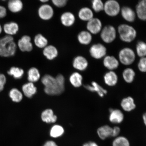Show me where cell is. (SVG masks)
Wrapping results in <instances>:
<instances>
[{"instance_id":"1","label":"cell","mask_w":146,"mask_h":146,"mask_svg":"<svg viewBox=\"0 0 146 146\" xmlns=\"http://www.w3.org/2000/svg\"><path fill=\"white\" fill-rule=\"evenodd\" d=\"M41 80L42 83L45 86V92L49 95H59L65 90V87L59 84L56 78L50 74L45 75Z\"/></svg>"},{"instance_id":"2","label":"cell","mask_w":146,"mask_h":146,"mask_svg":"<svg viewBox=\"0 0 146 146\" xmlns=\"http://www.w3.org/2000/svg\"><path fill=\"white\" fill-rule=\"evenodd\" d=\"M17 45L14 40L13 36L5 35L0 38V56L8 58L15 54Z\"/></svg>"},{"instance_id":"3","label":"cell","mask_w":146,"mask_h":146,"mask_svg":"<svg viewBox=\"0 0 146 146\" xmlns=\"http://www.w3.org/2000/svg\"><path fill=\"white\" fill-rule=\"evenodd\" d=\"M118 32L120 40L126 43H131L136 39V31L131 25L122 24L118 27Z\"/></svg>"},{"instance_id":"4","label":"cell","mask_w":146,"mask_h":146,"mask_svg":"<svg viewBox=\"0 0 146 146\" xmlns=\"http://www.w3.org/2000/svg\"><path fill=\"white\" fill-rule=\"evenodd\" d=\"M119 61L124 65L132 64L136 59L134 51L129 47H125L119 51L118 54Z\"/></svg>"},{"instance_id":"5","label":"cell","mask_w":146,"mask_h":146,"mask_svg":"<svg viewBox=\"0 0 146 146\" xmlns=\"http://www.w3.org/2000/svg\"><path fill=\"white\" fill-rule=\"evenodd\" d=\"M100 36L105 43L107 44L112 43L116 37V29L112 25H107L102 29Z\"/></svg>"},{"instance_id":"6","label":"cell","mask_w":146,"mask_h":146,"mask_svg":"<svg viewBox=\"0 0 146 146\" xmlns=\"http://www.w3.org/2000/svg\"><path fill=\"white\" fill-rule=\"evenodd\" d=\"M120 10L119 3L115 0H108L104 3V11L108 16L115 17L119 14Z\"/></svg>"},{"instance_id":"7","label":"cell","mask_w":146,"mask_h":146,"mask_svg":"<svg viewBox=\"0 0 146 146\" xmlns=\"http://www.w3.org/2000/svg\"><path fill=\"white\" fill-rule=\"evenodd\" d=\"M89 52L91 57L94 59L99 60L105 57L107 54V50L104 45L98 43L91 46Z\"/></svg>"},{"instance_id":"8","label":"cell","mask_w":146,"mask_h":146,"mask_svg":"<svg viewBox=\"0 0 146 146\" xmlns=\"http://www.w3.org/2000/svg\"><path fill=\"white\" fill-rule=\"evenodd\" d=\"M38 14L41 19L44 21H48L53 17L54 11L51 5L45 3L41 5L38 8Z\"/></svg>"},{"instance_id":"9","label":"cell","mask_w":146,"mask_h":146,"mask_svg":"<svg viewBox=\"0 0 146 146\" xmlns=\"http://www.w3.org/2000/svg\"><path fill=\"white\" fill-rule=\"evenodd\" d=\"M17 45L19 50L23 52H30L33 49L31 38L27 35L22 36L18 40Z\"/></svg>"},{"instance_id":"10","label":"cell","mask_w":146,"mask_h":146,"mask_svg":"<svg viewBox=\"0 0 146 146\" xmlns=\"http://www.w3.org/2000/svg\"><path fill=\"white\" fill-rule=\"evenodd\" d=\"M87 31L92 35H96L101 32L102 29V23L100 20L97 18H94L87 22Z\"/></svg>"},{"instance_id":"11","label":"cell","mask_w":146,"mask_h":146,"mask_svg":"<svg viewBox=\"0 0 146 146\" xmlns=\"http://www.w3.org/2000/svg\"><path fill=\"white\" fill-rule=\"evenodd\" d=\"M88 65V62L87 60L82 56H76L73 60V67L78 70L85 71L87 69Z\"/></svg>"},{"instance_id":"12","label":"cell","mask_w":146,"mask_h":146,"mask_svg":"<svg viewBox=\"0 0 146 146\" xmlns=\"http://www.w3.org/2000/svg\"><path fill=\"white\" fill-rule=\"evenodd\" d=\"M60 21L64 26L70 27L74 25L76 17L72 13L69 11L64 12L60 18Z\"/></svg>"},{"instance_id":"13","label":"cell","mask_w":146,"mask_h":146,"mask_svg":"<svg viewBox=\"0 0 146 146\" xmlns=\"http://www.w3.org/2000/svg\"><path fill=\"white\" fill-rule=\"evenodd\" d=\"M109 120L111 123L118 124L123 121L124 115L123 112L118 109H110L109 110Z\"/></svg>"},{"instance_id":"14","label":"cell","mask_w":146,"mask_h":146,"mask_svg":"<svg viewBox=\"0 0 146 146\" xmlns=\"http://www.w3.org/2000/svg\"><path fill=\"white\" fill-rule=\"evenodd\" d=\"M119 61L113 56H106L104 58L103 64L105 68L109 71H113L119 66Z\"/></svg>"},{"instance_id":"15","label":"cell","mask_w":146,"mask_h":146,"mask_svg":"<svg viewBox=\"0 0 146 146\" xmlns=\"http://www.w3.org/2000/svg\"><path fill=\"white\" fill-rule=\"evenodd\" d=\"M43 54L47 59L52 61L58 57L59 51L54 46L48 45L43 49Z\"/></svg>"},{"instance_id":"16","label":"cell","mask_w":146,"mask_h":146,"mask_svg":"<svg viewBox=\"0 0 146 146\" xmlns=\"http://www.w3.org/2000/svg\"><path fill=\"white\" fill-rule=\"evenodd\" d=\"M120 12L122 17L125 21L129 23H133L135 21L136 14L133 9L129 7L124 6L121 9Z\"/></svg>"},{"instance_id":"17","label":"cell","mask_w":146,"mask_h":146,"mask_svg":"<svg viewBox=\"0 0 146 146\" xmlns=\"http://www.w3.org/2000/svg\"><path fill=\"white\" fill-rule=\"evenodd\" d=\"M84 86L87 90L91 92H96L100 97H103L107 93L106 89L95 82H92L91 85H86Z\"/></svg>"},{"instance_id":"18","label":"cell","mask_w":146,"mask_h":146,"mask_svg":"<svg viewBox=\"0 0 146 146\" xmlns=\"http://www.w3.org/2000/svg\"><path fill=\"white\" fill-rule=\"evenodd\" d=\"M3 31L7 35L13 36L15 35L19 31V25L18 24L14 21L5 23L3 25Z\"/></svg>"},{"instance_id":"19","label":"cell","mask_w":146,"mask_h":146,"mask_svg":"<svg viewBox=\"0 0 146 146\" xmlns=\"http://www.w3.org/2000/svg\"><path fill=\"white\" fill-rule=\"evenodd\" d=\"M78 16L81 21L87 22L94 18L92 10L87 7H84L80 9L78 11Z\"/></svg>"},{"instance_id":"20","label":"cell","mask_w":146,"mask_h":146,"mask_svg":"<svg viewBox=\"0 0 146 146\" xmlns=\"http://www.w3.org/2000/svg\"><path fill=\"white\" fill-rule=\"evenodd\" d=\"M41 118L43 122L47 123H54L57 120V116L50 109H47L43 111L41 114Z\"/></svg>"},{"instance_id":"21","label":"cell","mask_w":146,"mask_h":146,"mask_svg":"<svg viewBox=\"0 0 146 146\" xmlns=\"http://www.w3.org/2000/svg\"><path fill=\"white\" fill-rule=\"evenodd\" d=\"M104 80L106 85L109 86L113 87L117 84L118 77L114 71H109L106 73L104 76Z\"/></svg>"},{"instance_id":"22","label":"cell","mask_w":146,"mask_h":146,"mask_svg":"<svg viewBox=\"0 0 146 146\" xmlns=\"http://www.w3.org/2000/svg\"><path fill=\"white\" fill-rule=\"evenodd\" d=\"M136 15L142 21H146V0L138 2L136 7Z\"/></svg>"},{"instance_id":"23","label":"cell","mask_w":146,"mask_h":146,"mask_svg":"<svg viewBox=\"0 0 146 146\" xmlns=\"http://www.w3.org/2000/svg\"><path fill=\"white\" fill-rule=\"evenodd\" d=\"M120 105L123 110L127 112L134 110L136 107L134 99L130 96L123 98L120 103Z\"/></svg>"},{"instance_id":"24","label":"cell","mask_w":146,"mask_h":146,"mask_svg":"<svg viewBox=\"0 0 146 146\" xmlns=\"http://www.w3.org/2000/svg\"><path fill=\"white\" fill-rule=\"evenodd\" d=\"M7 6L11 12L17 13L22 11L23 4L22 1L21 0H10L8 2Z\"/></svg>"},{"instance_id":"25","label":"cell","mask_w":146,"mask_h":146,"mask_svg":"<svg viewBox=\"0 0 146 146\" xmlns=\"http://www.w3.org/2000/svg\"><path fill=\"white\" fill-rule=\"evenodd\" d=\"M78 40L80 44L84 45H88L92 40V35L87 31H82L77 36Z\"/></svg>"},{"instance_id":"26","label":"cell","mask_w":146,"mask_h":146,"mask_svg":"<svg viewBox=\"0 0 146 146\" xmlns=\"http://www.w3.org/2000/svg\"><path fill=\"white\" fill-rule=\"evenodd\" d=\"M22 91L24 95L28 98H31L37 92V88L34 83L29 82L25 84L22 87Z\"/></svg>"},{"instance_id":"27","label":"cell","mask_w":146,"mask_h":146,"mask_svg":"<svg viewBox=\"0 0 146 146\" xmlns=\"http://www.w3.org/2000/svg\"><path fill=\"white\" fill-rule=\"evenodd\" d=\"M112 128L107 125L102 126L98 128L97 130L98 136L103 140L112 136Z\"/></svg>"},{"instance_id":"28","label":"cell","mask_w":146,"mask_h":146,"mask_svg":"<svg viewBox=\"0 0 146 146\" xmlns=\"http://www.w3.org/2000/svg\"><path fill=\"white\" fill-rule=\"evenodd\" d=\"M40 76L39 70L35 67H31L27 72V80L29 82L35 83L39 81Z\"/></svg>"},{"instance_id":"29","label":"cell","mask_w":146,"mask_h":146,"mask_svg":"<svg viewBox=\"0 0 146 146\" xmlns=\"http://www.w3.org/2000/svg\"><path fill=\"white\" fill-rule=\"evenodd\" d=\"M34 42L36 46L39 48L44 49L48 45V40L41 34H37L35 36Z\"/></svg>"},{"instance_id":"30","label":"cell","mask_w":146,"mask_h":146,"mask_svg":"<svg viewBox=\"0 0 146 146\" xmlns=\"http://www.w3.org/2000/svg\"><path fill=\"white\" fill-rule=\"evenodd\" d=\"M83 76L81 74L77 72H73L69 77V81L73 86L78 88L82 85Z\"/></svg>"},{"instance_id":"31","label":"cell","mask_w":146,"mask_h":146,"mask_svg":"<svg viewBox=\"0 0 146 146\" xmlns=\"http://www.w3.org/2000/svg\"><path fill=\"white\" fill-rule=\"evenodd\" d=\"M122 75L124 81L127 83H131L134 81L136 74L133 69L128 68L123 71Z\"/></svg>"},{"instance_id":"32","label":"cell","mask_w":146,"mask_h":146,"mask_svg":"<svg viewBox=\"0 0 146 146\" xmlns=\"http://www.w3.org/2000/svg\"><path fill=\"white\" fill-rule=\"evenodd\" d=\"M10 76H13L15 79H21L24 74V71L23 69L17 67L13 66L11 67L7 72Z\"/></svg>"},{"instance_id":"33","label":"cell","mask_w":146,"mask_h":146,"mask_svg":"<svg viewBox=\"0 0 146 146\" xmlns=\"http://www.w3.org/2000/svg\"><path fill=\"white\" fill-rule=\"evenodd\" d=\"M9 96L12 101L16 103L21 102L23 98L22 93L17 88L11 89L9 92Z\"/></svg>"},{"instance_id":"34","label":"cell","mask_w":146,"mask_h":146,"mask_svg":"<svg viewBox=\"0 0 146 146\" xmlns=\"http://www.w3.org/2000/svg\"><path fill=\"white\" fill-rule=\"evenodd\" d=\"M64 132V129L62 126L54 125L51 128L50 131V136L52 137L56 138L62 136Z\"/></svg>"},{"instance_id":"35","label":"cell","mask_w":146,"mask_h":146,"mask_svg":"<svg viewBox=\"0 0 146 146\" xmlns=\"http://www.w3.org/2000/svg\"><path fill=\"white\" fill-rule=\"evenodd\" d=\"M137 55L140 58L146 57V43L143 41H138L136 45Z\"/></svg>"},{"instance_id":"36","label":"cell","mask_w":146,"mask_h":146,"mask_svg":"<svg viewBox=\"0 0 146 146\" xmlns=\"http://www.w3.org/2000/svg\"><path fill=\"white\" fill-rule=\"evenodd\" d=\"M113 146H130L129 140L123 136L117 137L112 143Z\"/></svg>"},{"instance_id":"37","label":"cell","mask_w":146,"mask_h":146,"mask_svg":"<svg viewBox=\"0 0 146 146\" xmlns=\"http://www.w3.org/2000/svg\"><path fill=\"white\" fill-rule=\"evenodd\" d=\"M104 3L101 0H94L91 2V6L93 10L96 13L104 11Z\"/></svg>"},{"instance_id":"38","label":"cell","mask_w":146,"mask_h":146,"mask_svg":"<svg viewBox=\"0 0 146 146\" xmlns=\"http://www.w3.org/2000/svg\"><path fill=\"white\" fill-rule=\"evenodd\" d=\"M138 68L140 72H146V57L140 58L138 64Z\"/></svg>"},{"instance_id":"39","label":"cell","mask_w":146,"mask_h":146,"mask_svg":"<svg viewBox=\"0 0 146 146\" xmlns=\"http://www.w3.org/2000/svg\"><path fill=\"white\" fill-rule=\"evenodd\" d=\"M68 2L67 0H52V3L55 6L58 8H62L66 5Z\"/></svg>"},{"instance_id":"40","label":"cell","mask_w":146,"mask_h":146,"mask_svg":"<svg viewBox=\"0 0 146 146\" xmlns=\"http://www.w3.org/2000/svg\"><path fill=\"white\" fill-rule=\"evenodd\" d=\"M7 79L6 76L4 74L0 73V92L4 89L5 84H6Z\"/></svg>"},{"instance_id":"41","label":"cell","mask_w":146,"mask_h":146,"mask_svg":"<svg viewBox=\"0 0 146 146\" xmlns=\"http://www.w3.org/2000/svg\"><path fill=\"white\" fill-rule=\"evenodd\" d=\"M7 14L6 8L3 5H0V19L6 17Z\"/></svg>"},{"instance_id":"42","label":"cell","mask_w":146,"mask_h":146,"mask_svg":"<svg viewBox=\"0 0 146 146\" xmlns=\"http://www.w3.org/2000/svg\"><path fill=\"white\" fill-rule=\"evenodd\" d=\"M120 132V127L118 126H115L112 128V137H117Z\"/></svg>"},{"instance_id":"43","label":"cell","mask_w":146,"mask_h":146,"mask_svg":"<svg viewBox=\"0 0 146 146\" xmlns=\"http://www.w3.org/2000/svg\"><path fill=\"white\" fill-rule=\"evenodd\" d=\"M43 146H58L56 143L52 141H48L44 144Z\"/></svg>"},{"instance_id":"44","label":"cell","mask_w":146,"mask_h":146,"mask_svg":"<svg viewBox=\"0 0 146 146\" xmlns=\"http://www.w3.org/2000/svg\"><path fill=\"white\" fill-rule=\"evenodd\" d=\"M83 146H98L97 144L94 142H89L84 144Z\"/></svg>"},{"instance_id":"45","label":"cell","mask_w":146,"mask_h":146,"mask_svg":"<svg viewBox=\"0 0 146 146\" xmlns=\"http://www.w3.org/2000/svg\"><path fill=\"white\" fill-rule=\"evenodd\" d=\"M142 119H143V123L146 127V112L143 114Z\"/></svg>"},{"instance_id":"46","label":"cell","mask_w":146,"mask_h":146,"mask_svg":"<svg viewBox=\"0 0 146 146\" xmlns=\"http://www.w3.org/2000/svg\"><path fill=\"white\" fill-rule=\"evenodd\" d=\"M48 0H41V1H40L42 3H43V4L47 3L48 2Z\"/></svg>"},{"instance_id":"47","label":"cell","mask_w":146,"mask_h":146,"mask_svg":"<svg viewBox=\"0 0 146 146\" xmlns=\"http://www.w3.org/2000/svg\"><path fill=\"white\" fill-rule=\"evenodd\" d=\"M3 31V27H2L1 24H0V35H1Z\"/></svg>"}]
</instances>
